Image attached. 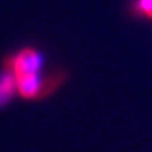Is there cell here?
<instances>
[{"label": "cell", "mask_w": 152, "mask_h": 152, "mask_svg": "<svg viewBox=\"0 0 152 152\" xmlns=\"http://www.w3.org/2000/svg\"><path fill=\"white\" fill-rule=\"evenodd\" d=\"M134 11L140 16L147 17L148 20H152V0H135Z\"/></svg>", "instance_id": "3957f363"}, {"label": "cell", "mask_w": 152, "mask_h": 152, "mask_svg": "<svg viewBox=\"0 0 152 152\" xmlns=\"http://www.w3.org/2000/svg\"><path fill=\"white\" fill-rule=\"evenodd\" d=\"M14 92H17L16 79L10 72H6L3 76H0V106L7 103Z\"/></svg>", "instance_id": "7a4b0ae2"}, {"label": "cell", "mask_w": 152, "mask_h": 152, "mask_svg": "<svg viewBox=\"0 0 152 152\" xmlns=\"http://www.w3.org/2000/svg\"><path fill=\"white\" fill-rule=\"evenodd\" d=\"M42 65H44L42 55L39 54L37 49L30 48V47L20 49L13 56H10L4 64L7 72H10L14 77L41 73Z\"/></svg>", "instance_id": "6da1fadb"}]
</instances>
